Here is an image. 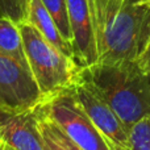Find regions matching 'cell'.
<instances>
[{
  "label": "cell",
  "instance_id": "277c9868",
  "mask_svg": "<svg viewBox=\"0 0 150 150\" xmlns=\"http://www.w3.org/2000/svg\"><path fill=\"white\" fill-rule=\"evenodd\" d=\"M38 109L55 122L82 150H111L76 100L73 88L45 99Z\"/></svg>",
  "mask_w": 150,
  "mask_h": 150
},
{
  "label": "cell",
  "instance_id": "5b68a950",
  "mask_svg": "<svg viewBox=\"0 0 150 150\" xmlns=\"http://www.w3.org/2000/svg\"><path fill=\"white\" fill-rule=\"evenodd\" d=\"M44 100L30 69L0 53V111H29Z\"/></svg>",
  "mask_w": 150,
  "mask_h": 150
},
{
  "label": "cell",
  "instance_id": "8fae6325",
  "mask_svg": "<svg viewBox=\"0 0 150 150\" xmlns=\"http://www.w3.org/2000/svg\"><path fill=\"white\" fill-rule=\"evenodd\" d=\"M42 4L53 17L55 25L58 26L62 37L71 45L73 36H71L70 21H69V11H67V0H41Z\"/></svg>",
  "mask_w": 150,
  "mask_h": 150
},
{
  "label": "cell",
  "instance_id": "5bb4252c",
  "mask_svg": "<svg viewBox=\"0 0 150 150\" xmlns=\"http://www.w3.org/2000/svg\"><path fill=\"white\" fill-rule=\"evenodd\" d=\"M0 17H8L16 24L28 18V0H0Z\"/></svg>",
  "mask_w": 150,
  "mask_h": 150
},
{
  "label": "cell",
  "instance_id": "ffe728a7",
  "mask_svg": "<svg viewBox=\"0 0 150 150\" xmlns=\"http://www.w3.org/2000/svg\"><path fill=\"white\" fill-rule=\"evenodd\" d=\"M5 150H13V149H11L9 146H7V145H5Z\"/></svg>",
  "mask_w": 150,
  "mask_h": 150
},
{
  "label": "cell",
  "instance_id": "e0dca14e",
  "mask_svg": "<svg viewBox=\"0 0 150 150\" xmlns=\"http://www.w3.org/2000/svg\"><path fill=\"white\" fill-rule=\"evenodd\" d=\"M0 150H5V144L0 140Z\"/></svg>",
  "mask_w": 150,
  "mask_h": 150
},
{
  "label": "cell",
  "instance_id": "8992f818",
  "mask_svg": "<svg viewBox=\"0 0 150 150\" xmlns=\"http://www.w3.org/2000/svg\"><path fill=\"white\" fill-rule=\"evenodd\" d=\"M73 92L111 150H129L128 129L95 90L84 80L78 79Z\"/></svg>",
  "mask_w": 150,
  "mask_h": 150
},
{
  "label": "cell",
  "instance_id": "ba28073f",
  "mask_svg": "<svg viewBox=\"0 0 150 150\" xmlns=\"http://www.w3.org/2000/svg\"><path fill=\"white\" fill-rule=\"evenodd\" d=\"M36 108L13 113L0 111V140L11 149L45 150Z\"/></svg>",
  "mask_w": 150,
  "mask_h": 150
},
{
  "label": "cell",
  "instance_id": "30bf717a",
  "mask_svg": "<svg viewBox=\"0 0 150 150\" xmlns=\"http://www.w3.org/2000/svg\"><path fill=\"white\" fill-rule=\"evenodd\" d=\"M0 53L29 67L20 29L8 17H0Z\"/></svg>",
  "mask_w": 150,
  "mask_h": 150
},
{
  "label": "cell",
  "instance_id": "4fadbf2b",
  "mask_svg": "<svg viewBox=\"0 0 150 150\" xmlns=\"http://www.w3.org/2000/svg\"><path fill=\"white\" fill-rule=\"evenodd\" d=\"M37 111V117H38V125L41 129H44L46 133H49L59 145H62L66 150H82L74 141H71V138L58 127L55 122H53L49 117H46L41 111L38 109V107L36 108Z\"/></svg>",
  "mask_w": 150,
  "mask_h": 150
},
{
  "label": "cell",
  "instance_id": "ac0fdd59",
  "mask_svg": "<svg viewBox=\"0 0 150 150\" xmlns=\"http://www.w3.org/2000/svg\"><path fill=\"white\" fill-rule=\"evenodd\" d=\"M145 74H146V76H148V79H149V82H150V69L145 70Z\"/></svg>",
  "mask_w": 150,
  "mask_h": 150
},
{
  "label": "cell",
  "instance_id": "9c48e42d",
  "mask_svg": "<svg viewBox=\"0 0 150 150\" xmlns=\"http://www.w3.org/2000/svg\"><path fill=\"white\" fill-rule=\"evenodd\" d=\"M28 23H30L37 30L41 33V36L46 40L49 44H52L55 49H58L65 55L73 58V47L71 45L62 37L58 26L55 25L53 17L41 0H28Z\"/></svg>",
  "mask_w": 150,
  "mask_h": 150
},
{
  "label": "cell",
  "instance_id": "7a4b0ae2",
  "mask_svg": "<svg viewBox=\"0 0 150 150\" xmlns=\"http://www.w3.org/2000/svg\"><path fill=\"white\" fill-rule=\"evenodd\" d=\"M84 80L113 109L125 128L150 115V82L137 62L101 63L83 67Z\"/></svg>",
  "mask_w": 150,
  "mask_h": 150
},
{
  "label": "cell",
  "instance_id": "2e32d148",
  "mask_svg": "<svg viewBox=\"0 0 150 150\" xmlns=\"http://www.w3.org/2000/svg\"><path fill=\"white\" fill-rule=\"evenodd\" d=\"M136 62L138 63V66H140L144 71L150 69V40H149L148 45H146L145 50H144V53L141 54V57L138 58Z\"/></svg>",
  "mask_w": 150,
  "mask_h": 150
},
{
  "label": "cell",
  "instance_id": "6da1fadb",
  "mask_svg": "<svg viewBox=\"0 0 150 150\" xmlns=\"http://www.w3.org/2000/svg\"><path fill=\"white\" fill-rule=\"evenodd\" d=\"M98 62H136L150 40L145 0H91Z\"/></svg>",
  "mask_w": 150,
  "mask_h": 150
},
{
  "label": "cell",
  "instance_id": "52a82bcc",
  "mask_svg": "<svg viewBox=\"0 0 150 150\" xmlns=\"http://www.w3.org/2000/svg\"><path fill=\"white\" fill-rule=\"evenodd\" d=\"M74 61L80 69L98 63L91 0H67Z\"/></svg>",
  "mask_w": 150,
  "mask_h": 150
},
{
  "label": "cell",
  "instance_id": "9a60e30c",
  "mask_svg": "<svg viewBox=\"0 0 150 150\" xmlns=\"http://www.w3.org/2000/svg\"><path fill=\"white\" fill-rule=\"evenodd\" d=\"M40 130H41V134H42V137H44L45 150H66L62 145H59V144H58L57 141L49 134V133H46L44 129H41V128H40Z\"/></svg>",
  "mask_w": 150,
  "mask_h": 150
},
{
  "label": "cell",
  "instance_id": "d6986e66",
  "mask_svg": "<svg viewBox=\"0 0 150 150\" xmlns=\"http://www.w3.org/2000/svg\"><path fill=\"white\" fill-rule=\"evenodd\" d=\"M145 3H146V5L150 8V0H145Z\"/></svg>",
  "mask_w": 150,
  "mask_h": 150
},
{
  "label": "cell",
  "instance_id": "7c38bea8",
  "mask_svg": "<svg viewBox=\"0 0 150 150\" xmlns=\"http://www.w3.org/2000/svg\"><path fill=\"white\" fill-rule=\"evenodd\" d=\"M129 150H150V115L130 127Z\"/></svg>",
  "mask_w": 150,
  "mask_h": 150
},
{
  "label": "cell",
  "instance_id": "3957f363",
  "mask_svg": "<svg viewBox=\"0 0 150 150\" xmlns=\"http://www.w3.org/2000/svg\"><path fill=\"white\" fill-rule=\"evenodd\" d=\"M29 69L44 99L70 90L79 79L80 67L41 36L28 21L17 24Z\"/></svg>",
  "mask_w": 150,
  "mask_h": 150
}]
</instances>
